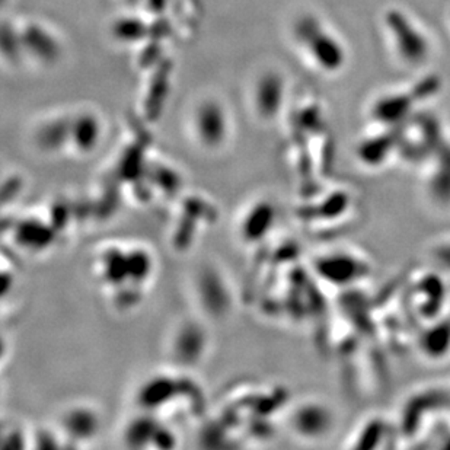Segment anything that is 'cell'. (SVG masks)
<instances>
[{
    "instance_id": "cell-1",
    "label": "cell",
    "mask_w": 450,
    "mask_h": 450,
    "mask_svg": "<svg viewBox=\"0 0 450 450\" xmlns=\"http://www.w3.org/2000/svg\"><path fill=\"white\" fill-rule=\"evenodd\" d=\"M296 35L311 53L313 60L328 72L338 70L344 63V50L337 40L327 34L315 18H302L296 25Z\"/></svg>"
},
{
    "instance_id": "cell-2",
    "label": "cell",
    "mask_w": 450,
    "mask_h": 450,
    "mask_svg": "<svg viewBox=\"0 0 450 450\" xmlns=\"http://www.w3.org/2000/svg\"><path fill=\"white\" fill-rule=\"evenodd\" d=\"M386 25L395 40L398 53L405 62L416 64L421 63L427 57V40L404 14L398 10H390L386 15Z\"/></svg>"
},
{
    "instance_id": "cell-3",
    "label": "cell",
    "mask_w": 450,
    "mask_h": 450,
    "mask_svg": "<svg viewBox=\"0 0 450 450\" xmlns=\"http://www.w3.org/2000/svg\"><path fill=\"white\" fill-rule=\"evenodd\" d=\"M283 98V82L276 75L265 76L261 82L258 91V99H259V108L264 111V114H274L279 108Z\"/></svg>"
},
{
    "instance_id": "cell-4",
    "label": "cell",
    "mask_w": 450,
    "mask_h": 450,
    "mask_svg": "<svg viewBox=\"0 0 450 450\" xmlns=\"http://www.w3.org/2000/svg\"><path fill=\"white\" fill-rule=\"evenodd\" d=\"M411 105V98L405 95H396V97H390L382 99L376 105V114L382 120H396L401 115H404Z\"/></svg>"
}]
</instances>
